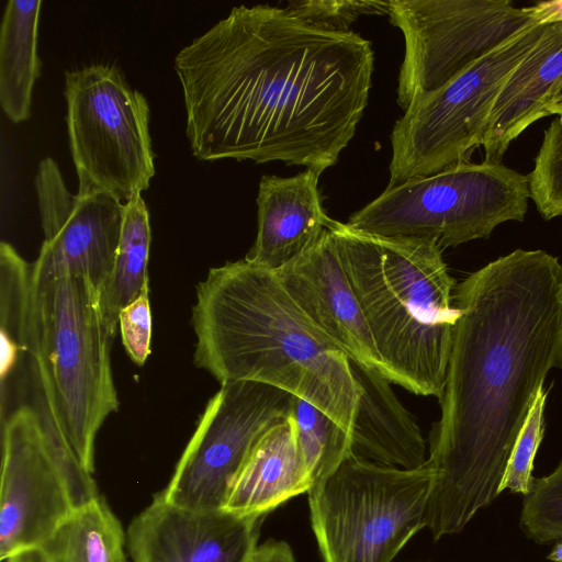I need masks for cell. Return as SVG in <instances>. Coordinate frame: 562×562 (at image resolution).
<instances>
[{"instance_id": "obj_1", "label": "cell", "mask_w": 562, "mask_h": 562, "mask_svg": "<svg viewBox=\"0 0 562 562\" xmlns=\"http://www.w3.org/2000/svg\"><path fill=\"white\" fill-rule=\"evenodd\" d=\"M371 42L268 4L239 5L175 58L187 136L200 160L282 161L322 175L356 134Z\"/></svg>"}, {"instance_id": "obj_2", "label": "cell", "mask_w": 562, "mask_h": 562, "mask_svg": "<svg viewBox=\"0 0 562 562\" xmlns=\"http://www.w3.org/2000/svg\"><path fill=\"white\" fill-rule=\"evenodd\" d=\"M562 265L516 249L457 284L440 417L429 436L434 481L425 522L435 539L460 532L501 493L528 414L562 368Z\"/></svg>"}, {"instance_id": "obj_3", "label": "cell", "mask_w": 562, "mask_h": 562, "mask_svg": "<svg viewBox=\"0 0 562 562\" xmlns=\"http://www.w3.org/2000/svg\"><path fill=\"white\" fill-rule=\"evenodd\" d=\"M194 363L220 383L250 381L323 411L351 435L359 386L349 358L306 317L276 271L245 259L211 268L192 308Z\"/></svg>"}, {"instance_id": "obj_4", "label": "cell", "mask_w": 562, "mask_h": 562, "mask_svg": "<svg viewBox=\"0 0 562 562\" xmlns=\"http://www.w3.org/2000/svg\"><path fill=\"white\" fill-rule=\"evenodd\" d=\"M330 227L387 380L439 400L461 315L443 250L432 240L369 235L335 220Z\"/></svg>"}, {"instance_id": "obj_5", "label": "cell", "mask_w": 562, "mask_h": 562, "mask_svg": "<svg viewBox=\"0 0 562 562\" xmlns=\"http://www.w3.org/2000/svg\"><path fill=\"white\" fill-rule=\"evenodd\" d=\"M99 290L85 274L31 277L27 352L49 428L94 472V443L119 408Z\"/></svg>"}, {"instance_id": "obj_6", "label": "cell", "mask_w": 562, "mask_h": 562, "mask_svg": "<svg viewBox=\"0 0 562 562\" xmlns=\"http://www.w3.org/2000/svg\"><path fill=\"white\" fill-rule=\"evenodd\" d=\"M529 198L528 176L502 162L467 160L386 188L347 224L374 236L432 240L443 250L522 222Z\"/></svg>"}, {"instance_id": "obj_7", "label": "cell", "mask_w": 562, "mask_h": 562, "mask_svg": "<svg viewBox=\"0 0 562 562\" xmlns=\"http://www.w3.org/2000/svg\"><path fill=\"white\" fill-rule=\"evenodd\" d=\"M432 481L427 462L405 470L347 457L307 492L324 562H391L426 527Z\"/></svg>"}, {"instance_id": "obj_8", "label": "cell", "mask_w": 562, "mask_h": 562, "mask_svg": "<svg viewBox=\"0 0 562 562\" xmlns=\"http://www.w3.org/2000/svg\"><path fill=\"white\" fill-rule=\"evenodd\" d=\"M548 23L535 24L492 50L437 90L414 99L391 133L386 188L467 161L482 146L493 104L509 75Z\"/></svg>"}, {"instance_id": "obj_9", "label": "cell", "mask_w": 562, "mask_h": 562, "mask_svg": "<svg viewBox=\"0 0 562 562\" xmlns=\"http://www.w3.org/2000/svg\"><path fill=\"white\" fill-rule=\"evenodd\" d=\"M67 130L79 194L102 192L122 203L140 195L155 173L149 106L113 66L65 74Z\"/></svg>"}, {"instance_id": "obj_10", "label": "cell", "mask_w": 562, "mask_h": 562, "mask_svg": "<svg viewBox=\"0 0 562 562\" xmlns=\"http://www.w3.org/2000/svg\"><path fill=\"white\" fill-rule=\"evenodd\" d=\"M0 559L37 549L76 509L100 496L93 474L21 405L1 422Z\"/></svg>"}, {"instance_id": "obj_11", "label": "cell", "mask_w": 562, "mask_h": 562, "mask_svg": "<svg viewBox=\"0 0 562 562\" xmlns=\"http://www.w3.org/2000/svg\"><path fill=\"white\" fill-rule=\"evenodd\" d=\"M387 15L405 42L397 85L404 111L417 97L540 23L533 7L509 0H391Z\"/></svg>"}, {"instance_id": "obj_12", "label": "cell", "mask_w": 562, "mask_h": 562, "mask_svg": "<svg viewBox=\"0 0 562 562\" xmlns=\"http://www.w3.org/2000/svg\"><path fill=\"white\" fill-rule=\"evenodd\" d=\"M294 395L258 382L221 385L210 398L167 486L165 501L222 509L231 484L260 438L291 416Z\"/></svg>"}, {"instance_id": "obj_13", "label": "cell", "mask_w": 562, "mask_h": 562, "mask_svg": "<svg viewBox=\"0 0 562 562\" xmlns=\"http://www.w3.org/2000/svg\"><path fill=\"white\" fill-rule=\"evenodd\" d=\"M35 189L45 238L31 265L32 279L79 273L100 290L114 263L124 203L102 192L70 193L52 158L40 161Z\"/></svg>"}, {"instance_id": "obj_14", "label": "cell", "mask_w": 562, "mask_h": 562, "mask_svg": "<svg viewBox=\"0 0 562 562\" xmlns=\"http://www.w3.org/2000/svg\"><path fill=\"white\" fill-rule=\"evenodd\" d=\"M262 517L190 509L157 493L126 529L132 562H248Z\"/></svg>"}, {"instance_id": "obj_15", "label": "cell", "mask_w": 562, "mask_h": 562, "mask_svg": "<svg viewBox=\"0 0 562 562\" xmlns=\"http://www.w3.org/2000/svg\"><path fill=\"white\" fill-rule=\"evenodd\" d=\"M330 225L311 247L276 272L312 324L349 360L386 378Z\"/></svg>"}, {"instance_id": "obj_16", "label": "cell", "mask_w": 562, "mask_h": 562, "mask_svg": "<svg viewBox=\"0 0 562 562\" xmlns=\"http://www.w3.org/2000/svg\"><path fill=\"white\" fill-rule=\"evenodd\" d=\"M317 172L262 176L257 196V235L245 260L277 271L311 247L330 225Z\"/></svg>"}, {"instance_id": "obj_17", "label": "cell", "mask_w": 562, "mask_h": 562, "mask_svg": "<svg viewBox=\"0 0 562 562\" xmlns=\"http://www.w3.org/2000/svg\"><path fill=\"white\" fill-rule=\"evenodd\" d=\"M359 398L351 429V454L375 464L405 470L426 462V441L414 416L391 382L379 371L350 360Z\"/></svg>"}, {"instance_id": "obj_18", "label": "cell", "mask_w": 562, "mask_h": 562, "mask_svg": "<svg viewBox=\"0 0 562 562\" xmlns=\"http://www.w3.org/2000/svg\"><path fill=\"white\" fill-rule=\"evenodd\" d=\"M562 80V21L546 31L503 85L483 140L484 160L501 164L510 143L539 119Z\"/></svg>"}, {"instance_id": "obj_19", "label": "cell", "mask_w": 562, "mask_h": 562, "mask_svg": "<svg viewBox=\"0 0 562 562\" xmlns=\"http://www.w3.org/2000/svg\"><path fill=\"white\" fill-rule=\"evenodd\" d=\"M291 416L268 430L235 475L223 509L263 517L312 487Z\"/></svg>"}, {"instance_id": "obj_20", "label": "cell", "mask_w": 562, "mask_h": 562, "mask_svg": "<svg viewBox=\"0 0 562 562\" xmlns=\"http://www.w3.org/2000/svg\"><path fill=\"white\" fill-rule=\"evenodd\" d=\"M41 0L7 2L0 32V104L14 123L29 119L40 74L37 24Z\"/></svg>"}, {"instance_id": "obj_21", "label": "cell", "mask_w": 562, "mask_h": 562, "mask_svg": "<svg viewBox=\"0 0 562 562\" xmlns=\"http://www.w3.org/2000/svg\"><path fill=\"white\" fill-rule=\"evenodd\" d=\"M126 531L103 496L71 513L37 548L45 562H128Z\"/></svg>"}, {"instance_id": "obj_22", "label": "cell", "mask_w": 562, "mask_h": 562, "mask_svg": "<svg viewBox=\"0 0 562 562\" xmlns=\"http://www.w3.org/2000/svg\"><path fill=\"white\" fill-rule=\"evenodd\" d=\"M151 232L149 213L137 195L124 203L120 241L112 270L99 290L100 307L109 335L114 339L119 315L149 288L148 259Z\"/></svg>"}, {"instance_id": "obj_23", "label": "cell", "mask_w": 562, "mask_h": 562, "mask_svg": "<svg viewBox=\"0 0 562 562\" xmlns=\"http://www.w3.org/2000/svg\"><path fill=\"white\" fill-rule=\"evenodd\" d=\"M1 267V384L9 379L21 352H27L31 265L2 241Z\"/></svg>"}, {"instance_id": "obj_24", "label": "cell", "mask_w": 562, "mask_h": 562, "mask_svg": "<svg viewBox=\"0 0 562 562\" xmlns=\"http://www.w3.org/2000/svg\"><path fill=\"white\" fill-rule=\"evenodd\" d=\"M291 419L313 484L329 475L351 454L350 432L315 405L294 396Z\"/></svg>"}, {"instance_id": "obj_25", "label": "cell", "mask_w": 562, "mask_h": 562, "mask_svg": "<svg viewBox=\"0 0 562 562\" xmlns=\"http://www.w3.org/2000/svg\"><path fill=\"white\" fill-rule=\"evenodd\" d=\"M520 527L538 543L562 541V460L549 475L532 479L524 497Z\"/></svg>"}, {"instance_id": "obj_26", "label": "cell", "mask_w": 562, "mask_h": 562, "mask_svg": "<svg viewBox=\"0 0 562 562\" xmlns=\"http://www.w3.org/2000/svg\"><path fill=\"white\" fill-rule=\"evenodd\" d=\"M530 199L544 220L562 216V119L544 131L542 144L528 175Z\"/></svg>"}, {"instance_id": "obj_27", "label": "cell", "mask_w": 562, "mask_h": 562, "mask_svg": "<svg viewBox=\"0 0 562 562\" xmlns=\"http://www.w3.org/2000/svg\"><path fill=\"white\" fill-rule=\"evenodd\" d=\"M548 392L543 389L537 396L510 454L501 493L528 494L532 483L533 461L544 435V407Z\"/></svg>"}, {"instance_id": "obj_28", "label": "cell", "mask_w": 562, "mask_h": 562, "mask_svg": "<svg viewBox=\"0 0 562 562\" xmlns=\"http://www.w3.org/2000/svg\"><path fill=\"white\" fill-rule=\"evenodd\" d=\"M390 1L305 0L285 8L305 23L327 32L347 33L360 15L387 14Z\"/></svg>"}, {"instance_id": "obj_29", "label": "cell", "mask_w": 562, "mask_h": 562, "mask_svg": "<svg viewBox=\"0 0 562 562\" xmlns=\"http://www.w3.org/2000/svg\"><path fill=\"white\" fill-rule=\"evenodd\" d=\"M119 327L128 357L137 366H143L150 353L151 341L149 288L122 308Z\"/></svg>"}, {"instance_id": "obj_30", "label": "cell", "mask_w": 562, "mask_h": 562, "mask_svg": "<svg viewBox=\"0 0 562 562\" xmlns=\"http://www.w3.org/2000/svg\"><path fill=\"white\" fill-rule=\"evenodd\" d=\"M248 562H294V555L286 542L269 540L256 547Z\"/></svg>"}, {"instance_id": "obj_31", "label": "cell", "mask_w": 562, "mask_h": 562, "mask_svg": "<svg viewBox=\"0 0 562 562\" xmlns=\"http://www.w3.org/2000/svg\"><path fill=\"white\" fill-rule=\"evenodd\" d=\"M540 23L562 21V0L539 2L532 5Z\"/></svg>"}, {"instance_id": "obj_32", "label": "cell", "mask_w": 562, "mask_h": 562, "mask_svg": "<svg viewBox=\"0 0 562 562\" xmlns=\"http://www.w3.org/2000/svg\"><path fill=\"white\" fill-rule=\"evenodd\" d=\"M544 112L547 116L555 114L562 119V80L546 104Z\"/></svg>"}, {"instance_id": "obj_33", "label": "cell", "mask_w": 562, "mask_h": 562, "mask_svg": "<svg viewBox=\"0 0 562 562\" xmlns=\"http://www.w3.org/2000/svg\"><path fill=\"white\" fill-rule=\"evenodd\" d=\"M548 559L553 562H562V541H560L548 555Z\"/></svg>"}, {"instance_id": "obj_34", "label": "cell", "mask_w": 562, "mask_h": 562, "mask_svg": "<svg viewBox=\"0 0 562 562\" xmlns=\"http://www.w3.org/2000/svg\"><path fill=\"white\" fill-rule=\"evenodd\" d=\"M559 300H560V302H561V304H562V288H561V291H560V293H559Z\"/></svg>"}]
</instances>
